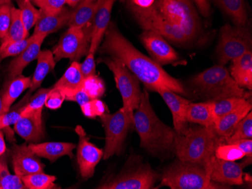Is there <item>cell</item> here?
I'll return each instance as SVG.
<instances>
[{
    "instance_id": "cell-10",
    "label": "cell",
    "mask_w": 252,
    "mask_h": 189,
    "mask_svg": "<svg viewBox=\"0 0 252 189\" xmlns=\"http://www.w3.org/2000/svg\"><path fill=\"white\" fill-rule=\"evenodd\" d=\"M127 5L137 23L144 30L158 32L165 39L175 43L185 45L189 42L182 29L168 21L158 12L154 4L147 8H137L128 4Z\"/></svg>"
},
{
    "instance_id": "cell-27",
    "label": "cell",
    "mask_w": 252,
    "mask_h": 189,
    "mask_svg": "<svg viewBox=\"0 0 252 189\" xmlns=\"http://www.w3.org/2000/svg\"><path fill=\"white\" fill-rule=\"evenodd\" d=\"M98 3L99 0H82L76 7L71 8V15L68 21V27H84L92 23Z\"/></svg>"
},
{
    "instance_id": "cell-40",
    "label": "cell",
    "mask_w": 252,
    "mask_h": 189,
    "mask_svg": "<svg viewBox=\"0 0 252 189\" xmlns=\"http://www.w3.org/2000/svg\"><path fill=\"white\" fill-rule=\"evenodd\" d=\"M32 40V36H31L23 40L0 44V60L9 57H16L28 48Z\"/></svg>"
},
{
    "instance_id": "cell-33",
    "label": "cell",
    "mask_w": 252,
    "mask_h": 189,
    "mask_svg": "<svg viewBox=\"0 0 252 189\" xmlns=\"http://www.w3.org/2000/svg\"><path fill=\"white\" fill-rule=\"evenodd\" d=\"M21 180L26 189H52L59 188L55 183L57 178L52 175L45 174L44 172L21 176Z\"/></svg>"
},
{
    "instance_id": "cell-34",
    "label": "cell",
    "mask_w": 252,
    "mask_h": 189,
    "mask_svg": "<svg viewBox=\"0 0 252 189\" xmlns=\"http://www.w3.org/2000/svg\"><path fill=\"white\" fill-rule=\"evenodd\" d=\"M26 189L21 176L12 175L8 170L5 153L0 157V189Z\"/></svg>"
},
{
    "instance_id": "cell-36",
    "label": "cell",
    "mask_w": 252,
    "mask_h": 189,
    "mask_svg": "<svg viewBox=\"0 0 252 189\" xmlns=\"http://www.w3.org/2000/svg\"><path fill=\"white\" fill-rule=\"evenodd\" d=\"M31 96V93L28 92L25 98L20 101L13 109L10 108L8 112L0 115V130L5 131V129L10 128V126L11 125H14L16 123L17 121L21 118V112L29 101Z\"/></svg>"
},
{
    "instance_id": "cell-56",
    "label": "cell",
    "mask_w": 252,
    "mask_h": 189,
    "mask_svg": "<svg viewBox=\"0 0 252 189\" xmlns=\"http://www.w3.org/2000/svg\"><path fill=\"white\" fill-rule=\"evenodd\" d=\"M27 1H32V0H27Z\"/></svg>"
},
{
    "instance_id": "cell-39",
    "label": "cell",
    "mask_w": 252,
    "mask_h": 189,
    "mask_svg": "<svg viewBox=\"0 0 252 189\" xmlns=\"http://www.w3.org/2000/svg\"><path fill=\"white\" fill-rule=\"evenodd\" d=\"M82 89L91 100H94L99 99L104 95L105 92V84L102 79L94 75L85 79Z\"/></svg>"
},
{
    "instance_id": "cell-48",
    "label": "cell",
    "mask_w": 252,
    "mask_h": 189,
    "mask_svg": "<svg viewBox=\"0 0 252 189\" xmlns=\"http://www.w3.org/2000/svg\"><path fill=\"white\" fill-rule=\"evenodd\" d=\"M69 101H74L77 103L80 107L87 104L89 101H91L89 96L86 94V93L83 91V89H80L79 91L76 93L73 97L68 99Z\"/></svg>"
},
{
    "instance_id": "cell-7",
    "label": "cell",
    "mask_w": 252,
    "mask_h": 189,
    "mask_svg": "<svg viewBox=\"0 0 252 189\" xmlns=\"http://www.w3.org/2000/svg\"><path fill=\"white\" fill-rule=\"evenodd\" d=\"M154 5L168 21L185 32L189 42L198 37L200 21L189 0H156Z\"/></svg>"
},
{
    "instance_id": "cell-11",
    "label": "cell",
    "mask_w": 252,
    "mask_h": 189,
    "mask_svg": "<svg viewBox=\"0 0 252 189\" xmlns=\"http://www.w3.org/2000/svg\"><path fill=\"white\" fill-rule=\"evenodd\" d=\"M93 27V21L84 27H69L52 50L55 62L64 58L72 62H79L85 55H87Z\"/></svg>"
},
{
    "instance_id": "cell-47",
    "label": "cell",
    "mask_w": 252,
    "mask_h": 189,
    "mask_svg": "<svg viewBox=\"0 0 252 189\" xmlns=\"http://www.w3.org/2000/svg\"><path fill=\"white\" fill-rule=\"evenodd\" d=\"M231 144L237 146L245 154L246 157H252V139H242Z\"/></svg>"
},
{
    "instance_id": "cell-37",
    "label": "cell",
    "mask_w": 252,
    "mask_h": 189,
    "mask_svg": "<svg viewBox=\"0 0 252 189\" xmlns=\"http://www.w3.org/2000/svg\"><path fill=\"white\" fill-rule=\"evenodd\" d=\"M215 156L222 160L236 162L245 158V154L234 144L225 143L223 139L220 138L215 147Z\"/></svg>"
},
{
    "instance_id": "cell-5",
    "label": "cell",
    "mask_w": 252,
    "mask_h": 189,
    "mask_svg": "<svg viewBox=\"0 0 252 189\" xmlns=\"http://www.w3.org/2000/svg\"><path fill=\"white\" fill-rule=\"evenodd\" d=\"M159 186L171 189H227L229 186L212 181L205 166L178 159L164 169Z\"/></svg>"
},
{
    "instance_id": "cell-14",
    "label": "cell",
    "mask_w": 252,
    "mask_h": 189,
    "mask_svg": "<svg viewBox=\"0 0 252 189\" xmlns=\"http://www.w3.org/2000/svg\"><path fill=\"white\" fill-rule=\"evenodd\" d=\"M140 39L154 61L158 64L174 63L179 59L175 49L158 32L144 30L140 36Z\"/></svg>"
},
{
    "instance_id": "cell-52",
    "label": "cell",
    "mask_w": 252,
    "mask_h": 189,
    "mask_svg": "<svg viewBox=\"0 0 252 189\" xmlns=\"http://www.w3.org/2000/svg\"><path fill=\"white\" fill-rule=\"evenodd\" d=\"M82 0H66V4H67L70 8H73L76 7Z\"/></svg>"
},
{
    "instance_id": "cell-20",
    "label": "cell",
    "mask_w": 252,
    "mask_h": 189,
    "mask_svg": "<svg viewBox=\"0 0 252 189\" xmlns=\"http://www.w3.org/2000/svg\"><path fill=\"white\" fill-rule=\"evenodd\" d=\"M32 40L25 51L16 56L15 59L10 62L5 71V80H11L19 75L22 74L23 70L28 64L37 59L38 55L41 52V46L47 36H35L32 35Z\"/></svg>"
},
{
    "instance_id": "cell-23",
    "label": "cell",
    "mask_w": 252,
    "mask_h": 189,
    "mask_svg": "<svg viewBox=\"0 0 252 189\" xmlns=\"http://www.w3.org/2000/svg\"><path fill=\"white\" fill-rule=\"evenodd\" d=\"M31 84V78L22 74L9 80H5V84L0 91L2 100V114L8 112L12 104L24 91L29 88Z\"/></svg>"
},
{
    "instance_id": "cell-41",
    "label": "cell",
    "mask_w": 252,
    "mask_h": 189,
    "mask_svg": "<svg viewBox=\"0 0 252 189\" xmlns=\"http://www.w3.org/2000/svg\"><path fill=\"white\" fill-rule=\"evenodd\" d=\"M52 88V87L49 88H40L33 95H31L29 101L21 112V116L36 110H42L45 106L48 94Z\"/></svg>"
},
{
    "instance_id": "cell-19",
    "label": "cell",
    "mask_w": 252,
    "mask_h": 189,
    "mask_svg": "<svg viewBox=\"0 0 252 189\" xmlns=\"http://www.w3.org/2000/svg\"><path fill=\"white\" fill-rule=\"evenodd\" d=\"M116 0H99L98 6L93 19L89 52L95 53L99 49L106 30L110 23L112 8Z\"/></svg>"
},
{
    "instance_id": "cell-35",
    "label": "cell",
    "mask_w": 252,
    "mask_h": 189,
    "mask_svg": "<svg viewBox=\"0 0 252 189\" xmlns=\"http://www.w3.org/2000/svg\"><path fill=\"white\" fill-rule=\"evenodd\" d=\"M20 11H21V19L25 25V29L28 32L31 30L37 22L39 16V10L33 6L31 1L27 0H15Z\"/></svg>"
},
{
    "instance_id": "cell-15",
    "label": "cell",
    "mask_w": 252,
    "mask_h": 189,
    "mask_svg": "<svg viewBox=\"0 0 252 189\" xmlns=\"http://www.w3.org/2000/svg\"><path fill=\"white\" fill-rule=\"evenodd\" d=\"M11 163L15 174L19 176L44 172L43 163L26 143L12 144L10 149Z\"/></svg>"
},
{
    "instance_id": "cell-42",
    "label": "cell",
    "mask_w": 252,
    "mask_h": 189,
    "mask_svg": "<svg viewBox=\"0 0 252 189\" xmlns=\"http://www.w3.org/2000/svg\"><path fill=\"white\" fill-rule=\"evenodd\" d=\"M81 109L83 115L89 118H94L97 116H101L105 114L107 107L103 101L99 99L91 100L90 101L82 106Z\"/></svg>"
},
{
    "instance_id": "cell-30",
    "label": "cell",
    "mask_w": 252,
    "mask_h": 189,
    "mask_svg": "<svg viewBox=\"0 0 252 189\" xmlns=\"http://www.w3.org/2000/svg\"><path fill=\"white\" fill-rule=\"evenodd\" d=\"M223 12L233 20L236 26H246L248 14L244 0H215Z\"/></svg>"
},
{
    "instance_id": "cell-49",
    "label": "cell",
    "mask_w": 252,
    "mask_h": 189,
    "mask_svg": "<svg viewBox=\"0 0 252 189\" xmlns=\"http://www.w3.org/2000/svg\"><path fill=\"white\" fill-rule=\"evenodd\" d=\"M196 4L199 12L203 16L208 17L210 15L211 7L209 0H192Z\"/></svg>"
},
{
    "instance_id": "cell-26",
    "label": "cell",
    "mask_w": 252,
    "mask_h": 189,
    "mask_svg": "<svg viewBox=\"0 0 252 189\" xmlns=\"http://www.w3.org/2000/svg\"><path fill=\"white\" fill-rule=\"evenodd\" d=\"M230 75L241 87L252 88V52H246L240 57L232 60Z\"/></svg>"
},
{
    "instance_id": "cell-29",
    "label": "cell",
    "mask_w": 252,
    "mask_h": 189,
    "mask_svg": "<svg viewBox=\"0 0 252 189\" xmlns=\"http://www.w3.org/2000/svg\"><path fill=\"white\" fill-rule=\"evenodd\" d=\"M186 120L188 122L197 124L204 127H214L215 120L212 113V101L192 104L189 103L187 108Z\"/></svg>"
},
{
    "instance_id": "cell-18",
    "label": "cell",
    "mask_w": 252,
    "mask_h": 189,
    "mask_svg": "<svg viewBox=\"0 0 252 189\" xmlns=\"http://www.w3.org/2000/svg\"><path fill=\"white\" fill-rule=\"evenodd\" d=\"M14 130L27 142L37 143L45 137L43 123H42V109L36 110L21 116L14 125Z\"/></svg>"
},
{
    "instance_id": "cell-54",
    "label": "cell",
    "mask_w": 252,
    "mask_h": 189,
    "mask_svg": "<svg viewBox=\"0 0 252 189\" xmlns=\"http://www.w3.org/2000/svg\"><path fill=\"white\" fill-rule=\"evenodd\" d=\"M10 2H11V0H0V5H2V4Z\"/></svg>"
},
{
    "instance_id": "cell-51",
    "label": "cell",
    "mask_w": 252,
    "mask_h": 189,
    "mask_svg": "<svg viewBox=\"0 0 252 189\" xmlns=\"http://www.w3.org/2000/svg\"><path fill=\"white\" fill-rule=\"evenodd\" d=\"M6 152V144L4 137L3 131L0 130V157Z\"/></svg>"
},
{
    "instance_id": "cell-8",
    "label": "cell",
    "mask_w": 252,
    "mask_h": 189,
    "mask_svg": "<svg viewBox=\"0 0 252 189\" xmlns=\"http://www.w3.org/2000/svg\"><path fill=\"white\" fill-rule=\"evenodd\" d=\"M133 115L126 108H120L113 114H104L100 116L106 134L104 159L113 155H120L123 152L125 140L133 125Z\"/></svg>"
},
{
    "instance_id": "cell-46",
    "label": "cell",
    "mask_w": 252,
    "mask_h": 189,
    "mask_svg": "<svg viewBox=\"0 0 252 189\" xmlns=\"http://www.w3.org/2000/svg\"><path fill=\"white\" fill-rule=\"evenodd\" d=\"M94 52H89L86 55V59L82 64H80L82 74L84 79L89 76L96 75L95 60H94Z\"/></svg>"
},
{
    "instance_id": "cell-25",
    "label": "cell",
    "mask_w": 252,
    "mask_h": 189,
    "mask_svg": "<svg viewBox=\"0 0 252 189\" xmlns=\"http://www.w3.org/2000/svg\"><path fill=\"white\" fill-rule=\"evenodd\" d=\"M84 80L80 69V63L73 61L60 80L54 84V87L61 90L66 97L65 100L68 101V99L73 97L82 88Z\"/></svg>"
},
{
    "instance_id": "cell-2",
    "label": "cell",
    "mask_w": 252,
    "mask_h": 189,
    "mask_svg": "<svg viewBox=\"0 0 252 189\" xmlns=\"http://www.w3.org/2000/svg\"><path fill=\"white\" fill-rule=\"evenodd\" d=\"M133 126L139 135L142 149L155 156H162L174 151L175 130L163 123L153 109L147 90L133 115Z\"/></svg>"
},
{
    "instance_id": "cell-6",
    "label": "cell",
    "mask_w": 252,
    "mask_h": 189,
    "mask_svg": "<svg viewBox=\"0 0 252 189\" xmlns=\"http://www.w3.org/2000/svg\"><path fill=\"white\" fill-rule=\"evenodd\" d=\"M158 179L151 165L143 163L140 157H131L119 174L109 176L97 189H151Z\"/></svg>"
},
{
    "instance_id": "cell-21",
    "label": "cell",
    "mask_w": 252,
    "mask_h": 189,
    "mask_svg": "<svg viewBox=\"0 0 252 189\" xmlns=\"http://www.w3.org/2000/svg\"><path fill=\"white\" fill-rule=\"evenodd\" d=\"M71 15V8L63 7L60 12L55 14H47L39 10V16L35 25L33 34L35 36H45L57 32L65 25H67L68 21Z\"/></svg>"
},
{
    "instance_id": "cell-38",
    "label": "cell",
    "mask_w": 252,
    "mask_h": 189,
    "mask_svg": "<svg viewBox=\"0 0 252 189\" xmlns=\"http://www.w3.org/2000/svg\"><path fill=\"white\" fill-rule=\"evenodd\" d=\"M252 139V111L240 121L230 137L223 139L226 143L231 144L242 139Z\"/></svg>"
},
{
    "instance_id": "cell-16",
    "label": "cell",
    "mask_w": 252,
    "mask_h": 189,
    "mask_svg": "<svg viewBox=\"0 0 252 189\" xmlns=\"http://www.w3.org/2000/svg\"><path fill=\"white\" fill-rule=\"evenodd\" d=\"M243 167L236 162L222 160L214 156L211 165L212 181L226 186H240L244 183Z\"/></svg>"
},
{
    "instance_id": "cell-13",
    "label": "cell",
    "mask_w": 252,
    "mask_h": 189,
    "mask_svg": "<svg viewBox=\"0 0 252 189\" xmlns=\"http://www.w3.org/2000/svg\"><path fill=\"white\" fill-rule=\"evenodd\" d=\"M75 131L79 136L77 162L79 172L84 180H89L93 177L96 166L104 157V151L89 141L83 127L77 125Z\"/></svg>"
},
{
    "instance_id": "cell-43",
    "label": "cell",
    "mask_w": 252,
    "mask_h": 189,
    "mask_svg": "<svg viewBox=\"0 0 252 189\" xmlns=\"http://www.w3.org/2000/svg\"><path fill=\"white\" fill-rule=\"evenodd\" d=\"M11 2L0 5V40L5 37L11 21Z\"/></svg>"
},
{
    "instance_id": "cell-31",
    "label": "cell",
    "mask_w": 252,
    "mask_h": 189,
    "mask_svg": "<svg viewBox=\"0 0 252 189\" xmlns=\"http://www.w3.org/2000/svg\"><path fill=\"white\" fill-rule=\"evenodd\" d=\"M29 37V32L25 29L21 19V11L13 5L11 6V21L7 34L0 40V44L23 40Z\"/></svg>"
},
{
    "instance_id": "cell-50",
    "label": "cell",
    "mask_w": 252,
    "mask_h": 189,
    "mask_svg": "<svg viewBox=\"0 0 252 189\" xmlns=\"http://www.w3.org/2000/svg\"><path fill=\"white\" fill-rule=\"evenodd\" d=\"M156 0H128L127 4L140 8H147L152 6Z\"/></svg>"
},
{
    "instance_id": "cell-4",
    "label": "cell",
    "mask_w": 252,
    "mask_h": 189,
    "mask_svg": "<svg viewBox=\"0 0 252 189\" xmlns=\"http://www.w3.org/2000/svg\"><path fill=\"white\" fill-rule=\"evenodd\" d=\"M194 92L209 101H220L230 97H250L235 81L224 66L217 65L196 75L189 81Z\"/></svg>"
},
{
    "instance_id": "cell-44",
    "label": "cell",
    "mask_w": 252,
    "mask_h": 189,
    "mask_svg": "<svg viewBox=\"0 0 252 189\" xmlns=\"http://www.w3.org/2000/svg\"><path fill=\"white\" fill-rule=\"evenodd\" d=\"M32 2L41 11L47 14L60 12L66 4V0H32Z\"/></svg>"
},
{
    "instance_id": "cell-1",
    "label": "cell",
    "mask_w": 252,
    "mask_h": 189,
    "mask_svg": "<svg viewBox=\"0 0 252 189\" xmlns=\"http://www.w3.org/2000/svg\"><path fill=\"white\" fill-rule=\"evenodd\" d=\"M98 49L100 54L121 60L149 90L155 91L159 87H166L177 94H188L182 83L170 76L161 65L133 46L120 32L115 24L109 25L104 42Z\"/></svg>"
},
{
    "instance_id": "cell-32",
    "label": "cell",
    "mask_w": 252,
    "mask_h": 189,
    "mask_svg": "<svg viewBox=\"0 0 252 189\" xmlns=\"http://www.w3.org/2000/svg\"><path fill=\"white\" fill-rule=\"evenodd\" d=\"M249 101L246 97H230L220 101H212V113L215 122L226 114L233 112Z\"/></svg>"
},
{
    "instance_id": "cell-22",
    "label": "cell",
    "mask_w": 252,
    "mask_h": 189,
    "mask_svg": "<svg viewBox=\"0 0 252 189\" xmlns=\"http://www.w3.org/2000/svg\"><path fill=\"white\" fill-rule=\"evenodd\" d=\"M28 146L38 157L48 159L51 163H54L64 155H68L70 159H73V150L76 148L74 143L62 142L30 143Z\"/></svg>"
},
{
    "instance_id": "cell-17",
    "label": "cell",
    "mask_w": 252,
    "mask_h": 189,
    "mask_svg": "<svg viewBox=\"0 0 252 189\" xmlns=\"http://www.w3.org/2000/svg\"><path fill=\"white\" fill-rule=\"evenodd\" d=\"M155 91L162 97L171 110L175 132L181 134L186 131L188 128V122L186 120L187 108L190 101L166 87H159Z\"/></svg>"
},
{
    "instance_id": "cell-24",
    "label": "cell",
    "mask_w": 252,
    "mask_h": 189,
    "mask_svg": "<svg viewBox=\"0 0 252 189\" xmlns=\"http://www.w3.org/2000/svg\"><path fill=\"white\" fill-rule=\"evenodd\" d=\"M252 103L248 101L233 112L215 121L214 130L217 135L223 139L230 137L238 124L252 111Z\"/></svg>"
},
{
    "instance_id": "cell-12",
    "label": "cell",
    "mask_w": 252,
    "mask_h": 189,
    "mask_svg": "<svg viewBox=\"0 0 252 189\" xmlns=\"http://www.w3.org/2000/svg\"><path fill=\"white\" fill-rule=\"evenodd\" d=\"M252 49V36L246 27L226 25L220 29V42L217 48L219 63L221 66L240 57Z\"/></svg>"
},
{
    "instance_id": "cell-9",
    "label": "cell",
    "mask_w": 252,
    "mask_h": 189,
    "mask_svg": "<svg viewBox=\"0 0 252 189\" xmlns=\"http://www.w3.org/2000/svg\"><path fill=\"white\" fill-rule=\"evenodd\" d=\"M99 62L107 65L113 73L117 88L123 98V108L134 114L139 106L142 94L138 79L118 58L103 57Z\"/></svg>"
},
{
    "instance_id": "cell-55",
    "label": "cell",
    "mask_w": 252,
    "mask_h": 189,
    "mask_svg": "<svg viewBox=\"0 0 252 189\" xmlns=\"http://www.w3.org/2000/svg\"><path fill=\"white\" fill-rule=\"evenodd\" d=\"M120 2H125V1H126V0H120Z\"/></svg>"
},
{
    "instance_id": "cell-45",
    "label": "cell",
    "mask_w": 252,
    "mask_h": 189,
    "mask_svg": "<svg viewBox=\"0 0 252 189\" xmlns=\"http://www.w3.org/2000/svg\"><path fill=\"white\" fill-rule=\"evenodd\" d=\"M65 95L61 90L57 87H52L51 91L48 94L47 98L45 101V106L52 110H56L62 107L63 101H65Z\"/></svg>"
},
{
    "instance_id": "cell-53",
    "label": "cell",
    "mask_w": 252,
    "mask_h": 189,
    "mask_svg": "<svg viewBox=\"0 0 252 189\" xmlns=\"http://www.w3.org/2000/svg\"><path fill=\"white\" fill-rule=\"evenodd\" d=\"M2 60H0V63H1ZM2 100H1V97H0V115H2Z\"/></svg>"
},
{
    "instance_id": "cell-28",
    "label": "cell",
    "mask_w": 252,
    "mask_h": 189,
    "mask_svg": "<svg viewBox=\"0 0 252 189\" xmlns=\"http://www.w3.org/2000/svg\"><path fill=\"white\" fill-rule=\"evenodd\" d=\"M55 64L56 62L52 51L45 50L39 52L37 57V65L33 76L31 78V84L28 92L32 94L33 91L40 87L46 76L50 72L53 71Z\"/></svg>"
},
{
    "instance_id": "cell-3",
    "label": "cell",
    "mask_w": 252,
    "mask_h": 189,
    "mask_svg": "<svg viewBox=\"0 0 252 189\" xmlns=\"http://www.w3.org/2000/svg\"><path fill=\"white\" fill-rule=\"evenodd\" d=\"M220 137L214 127H188L183 133H175L174 151L178 159L205 166L210 175L215 149Z\"/></svg>"
}]
</instances>
